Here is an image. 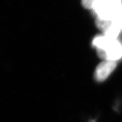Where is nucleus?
Segmentation results:
<instances>
[{
	"instance_id": "nucleus-1",
	"label": "nucleus",
	"mask_w": 122,
	"mask_h": 122,
	"mask_svg": "<svg viewBox=\"0 0 122 122\" xmlns=\"http://www.w3.org/2000/svg\"><path fill=\"white\" fill-rule=\"evenodd\" d=\"M92 45L99 57L104 60L117 62L122 58V43L118 39L99 35L93 40Z\"/></svg>"
},
{
	"instance_id": "nucleus-2",
	"label": "nucleus",
	"mask_w": 122,
	"mask_h": 122,
	"mask_svg": "<svg viewBox=\"0 0 122 122\" xmlns=\"http://www.w3.org/2000/svg\"><path fill=\"white\" fill-rule=\"evenodd\" d=\"M92 10L97 18L117 21L122 15V2L100 0Z\"/></svg>"
},
{
	"instance_id": "nucleus-3",
	"label": "nucleus",
	"mask_w": 122,
	"mask_h": 122,
	"mask_svg": "<svg viewBox=\"0 0 122 122\" xmlns=\"http://www.w3.org/2000/svg\"><path fill=\"white\" fill-rule=\"evenodd\" d=\"M97 26L103 32V35L112 39H118L122 30L117 21L106 20L97 18Z\"/></svg>"
},
{
	"instance_id": "nucleus-4",
	"label": "nucleus",
	"mask_w": 122,
	"mask_h": 122,
	"mask_svg": "<svg viewBox=\"0 0 122 122\" xmlns=\"http://www.w3.org/2000/svg\"><path fill=\"white\" fill-rule=\"evenodd\" d=\"M117 62L105 60L99 64L94 72V77L97 81L102 82L106 80L117 67Z\"/></svg>"
},
{
	"instance_id": "nucleus-5",
	"label": "nucleus",
	"mask_w": 122,
	"mask_h": 122,
	"mask_svg": "<svg viewBox=\"0 0 122 122\" xmlns=\"http://www.w3.org/2000/svg\"><path fill=\"white\" fill-rule=\"evenodd\" d=\"M100 0H82V5L85 8L93 10Z\"/></svg>"
},
{
	"instance_id": "nucleus-6",
	"label": "nucleus",
	"mask_w": 122,
	"mask_h": 122,
	"mask_svg": "<svg viewBox=\"0 0 122 122\" xmlns=\"http://www.w3.org/2000/svg\"><path fill=\"white\" fill-rule=\"evenodd\" d=\"M117 22H118L119 25L120 30H121L122 31V16L119 18V19L117 20Z\"/></svg>"
},
{
	"instance_id": "nucleus-7",
	"label": "nucleus",
	"mask_w": 122,
	"mask_h": 122,
	"mask_svg": "<svg viewBox=\"0 0 122 122\" xmlns=\"http://www.w3.org/2000/svg\"><path fill=\"white\" fill-rule=\"evenodd\" d=\"M110 1H115V2H122V0H110Z\"/></svg>"
},
{
	"instance_id": "nucleus-8",
	"label": "nucleus",
	"mask_w": 122,
	"mask_h": 122,
	"mask_svg": "<svg viewBox=\"0 0 122 122\" xmlns=\"http://www.w3.org/2000/svg\"><path fill=\"white\" fill-rule=\"evenodd\" d=\"M90 122H95V121H94V120H91Z\"/></svg>"
}]
</instances>
